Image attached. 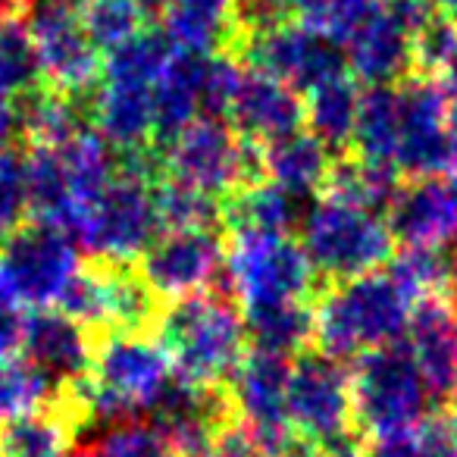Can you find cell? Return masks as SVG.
Returning a JSON list of instances; mask_svg holds the SVG:
<instances>
[{
	"mask_svg": "<svg viewBox=\"0 0 457 457\" xmlns=\"http://www.w3.org/2000/svg\"><path fill=\"white\" fill-rule=\"evenodd\" d=\"M172 382L176 367L163 345L141 332H110L95 348L88 376L63 386L57 407L66 411L76 432L91 420L122 423L151 413Z\"/></svg>",
	"mask_w": 457,
	"mask_h": 457,
	"instance_id": "6da1fadb",
	"label": "cell"
},
{
	"mask_svg": "<svg viewBox=\"0 0 457 457\" xmlns=\"http://www.w3.org/2000/svg\"><path fill=\"white\" fill-rule=\"evenodd\" d=\"M417 298L388 270L329 286L313 304V342L336 361L361 357L407 336Z\"/></svg>",
	"mask_w": 457,
	"mask_h": 457,
	"instance_id": "7a4b0ae2",
	"label": "cell"
},
{
	"mask_svg": "<svg viewBox=\"0 0 457 457\" xmlns=\"http://www.w3.org/2000/svg\"><path fill=\"white\" fill-rule=\"evenodd\" d=\"M163 176L157 147L122 157L120 172L72 228L79 248L97 263H138L157 242L163 220L157 210V182Z\"/></svg>",
	"mask_w": 457,
	"mask_h": 457,
	"instance_id": "3957f363",
	"label": "cell"
},
{
	"mask_svg": "<svg viewBox=\"0 0 457 457\" xmlns=\"http://www.w3.org/2000/svg\"><path fill=\"white\" fill-rule=\"evenodd\" d=\"M157 342L172 357L176 376L195 386L220 388L248 354L245 313L222 295H191L160 311Z\"/></svg>",
	"mask_w": 457,
	"mask_h": 457,
	"instance_id": "277c9868",
	"label": "cell"
},
{
	"mask_svg": "<svg viewBox=\"0 0 457 457\" xmlns=\"http://www.w3.org/2000/svg\"><path fill=\"white\" fill-rule=\"evenodd\" d=\"M351 404H354V429L363 438L382 442L426 423L436 398L411 348L404 342H395L357 357V367L351 373Z\"/></svg>",
	"mask_w": 457,
	"mask_h": 457,
	"instance_id": "5b68a950",
	"label": "cell"
},
{
	"mask_svg": "<svg viewBox=\"0 0 457 457\" xmlns=\"http://www.w3.org/2000/svg\"><path fill=\"white\" fill-rule=\"evenodd\" d=\"M301 248L320 276L342 282L386 267L395 236L379 210L323 195L301 213Z\"/></svg>",
	"mask_w": 457,
	"mask_h": 457,
	"instance_id": "8992f818",
	"label": "cell"
},
{
	"mask_svg": "<svg viewBox=\"0 0 457 457\" xmlns=\"http://www.w3.org/2000/svg\"><path fill=\"white\" fill-rule=\"evenodd\" d=\"M160 151L163 176L226 201L242 185L263 179V147L245 141L220 116H197Z\"/></svg>",
	"mask_w": 457,
	"mask_h": 457,
	"instance_id": "52a82bcc",
	"label": "cell"
},
{
	"mask_svg": "<svg viewBox=\"0 0 457 457\" xmlns=\"http://www.w3.org/2000/svg\"><path fill=\"white\" fill-rule=\"evenodd\" d=\"M226 286L242 311L311 301L317 270L301 242L276 232H232L226 251Z\"/></svg>",
	"mask_w": 457,
	"mask_h": 457,
	"instance_id": "ba28073f",
	"label": "cell"
},
{
	"mask_svg": "<svg viewBox=\"0 0 457 457\" xmlns=\"http://www.w3.org/2000/svg\"><path fill=\"white\" fill-rule=\"evenodd\" d=\"M82 273L79 242L47 222L16 228L0 245V292L20 311H51Z\"/></svg>",
	"mask_w": 457,
	"mask_h": 457,
	"instance_id": "9c48e42d",
	"label": "cell"
},
{
	"mask_svg": "<svg viewBox=\"0 0 457 457\" xmlns=\"http://www.w3.org/2000/svg\"><path fill=\"white\" fill-rule=\"evenodd\" d=\"M26 29L47 88L91 101L104 60L82 26V0H26Z\"/></svg>",
	"mask_w": 457,
	"mask_h": 457,
	"instance_id": "30bf717a",
	"label": "cell"
},
{
	"mask_svg": "<svg viewBox=\"0 0 457 457\" xmlns=\"http://www.w3.org/2000/svg\"><path fill=\"white\" fill-rule=\"evenodd\" d=\"M398 132L392 166L401 176H448L454 166L448 135L451 97L436 76L413 72L398 85Z\"/></svg>",
	"mask_w": 457,
	"mask_h": 457,
	"instance_id": "8fae6325",
	"label": "cell"
},
{
	"mask_svg": "<svg viewBox=\"0 0 457 457\" xmlns=\"http://www.w3.org/2000/svg\"><path fill=\"white\" fill-rule=\"evenodd\" d=\"M238 51H245L248 63L267 76L286 82L301 97L332 79L348 76L345 47L326 32L304 22H279L254 35H242Z\"/></svg>",
	"mask_w": 457,
	"mask_h": 457,
	"instance_id": "7c38bea8",
	"label": "cell"
},
{
	"mask_svg": "<svg viewBox=\"0 0 457 457\" xmlns=\"http://www.w3.org/2000/svg\"><path fill=\"white\" fill-rule=\"evenodd\" d=\"M288 423L295 436L323 445L354 429L351 373L323 351H301L288 367Z\"/></svg>",
	"mask_w": 457,
	"mask_h": 457,
	"instance_id": "4fadbf2b",
	"label": "cell"
},
{
	"mask_svg": "<svg viewBox=\"0 0 457 457\" xmlns=\"http://www.w3.org/2000/svg\"><path fill=\"white\" fill-rule=\"evenodd\" d=\"M288 357L248 351L228 376V407H236L261 457H276L288 448L295 429L288 423Z\"/></svg>",
	"mask_w": 457,
	"mask_h": 457,
	"instance_id": "5bb4252c",
	"label": "cell"
},
{
	"mask_svg": "<svg viewBox=\"0 0 457 457\" xmlns=\"http://www.w3.org/2000/svg\"><path fill=\"white\" fill-rule=\"evenodd\" d=\"M135 267L157 298L179 301L213 286L226 267V248L216 228H166Z\"/></svg>",
	"mask_w": 457,
	"mask_h": 457,
	"instance_id": "9a60e30c",
	"label": "cell"
},
{
	"mask_svg": "<svg viewBox=\"0 0 457 457\" xmlns=\"http://www.w3.org/2000/svg\"><path fill=\"white\" fill-rule=\"evenodd\" d=\"M386 222L404 248H448L457 242V185L448 176L401 185L386 207Z\"/></svg>",
	"mask_w": 457,
	"mask_h": 457,
	"instance_id": "2e32d148",
	"label": "cell"
},
{
	"mask_svg": "<svg viewBox=\"0 0 457 457\" xmlns=\"http://www.w3.org/2000/svg\"><path fill=\"white\" fill-rule=\"evenodd\" d=\"M413 45H417V35L386 7V0H379L373 13L348 35L345 57H348V70L354 72V79L367 88L395 85L417 70Z\"/></svg>",
	"mask_w": 457,
	"mask_h": 457,
	"instance_id": "e0dca14e",
	"label": "cell"
},
{
	"mask_svg": "<svg viewBox=\"0 0 457 457\" xmlns=\"http://www.w3.org/2000/svg\"><path fill=\"white\" fill-rule=\"evenodd\" d=\"M20 351L29 363L47 373L60 388L85 379L95 361L91 329L63 313L60 307L51 311H29L22 320Z\"/></svg>",
	"mask_w": 457,
	"mask_h": 457,
	"instance_id": "ac0fdd59",
	"label": "cell"
},
{
	"mask_svg": "<svg viewBox=\"0 0 457 457\" xmlns=\"http://www.w3.org/2000/svg\"><path fill=\"white\" fill-rule=\"evenodd\" d=\"M228 126L251 145H273L304 126V97L261 70H245L226 113Z\"/></svg>",
	"mask_w": 457,
	"mask_h": 457,
	"instance_id": "d6986e66",
	"label": "cell"
},
{
	"mask_svg": "<svg viewBox=\"0 0 457 457\" xmlns=\"http://www.w3.org/2000/svg\"><path fill=\"white\" fill-rule=\"evenodd\" d=\"M228 398L220 388L195 386L176 376L170 392L151 411L154 426L176 457H204L213 445L216 432L228 423Z\"/></svg>",
	"mask_w": 457,
	"mask_h": 457,
	"instance_id": "ffe728a7",
	"label": "cell"
},
{
	"mask_svg": "<svg viewBox=\"0 0 457 457\" xmlns=\"http://www.w3.org/2000/svg\"><path fill=\"white\" fill-rule=\"evenodd\" d=\"M407 348L429 386L432 398L442 404L457 392V304L448 295L420 298L407 326Z\"/></svg>",
	"mask_w": 457,
	"mask_h": 457,
	"instance_id": "44dd1931",
	"label": "cell"
},
{
	"mask_svg": "<svg viewBox=\"0 0 457 457\" xmlns=\"http://www.w3.org/2000/svg\"><path fill=\"white\" fill-rule=\"evenodd\" d=\"M163 35L176 51L213 57L238 38V4L236 0H170L163 10Z\"/></svg>",
	"mask_w": 457,
	"mask_h": 457,
	"instance_id": "7402d4cb",
	"label": "cell"
},
{
	"mask_svg": "<svg viewBox=\"0 0 457 457\" xmlns=\"http://www.w3.org/2000/svg\"><path fill=\"white\" fill-rule=\"evenodd\" d=\"M204 72L207 57L176 51L154 88V147H163L185 126L204 116Z\"/></svg>",
	"mask_w": 457,
	"mask_h": 457,
	"instance_id": "603a6c76",
	"label": "cell"
},
{
	"mask_svg": "<svg viewBox=\"0 0 457 457\" xmlns=\"http://www.w3.org/2000/svg\"><path fill=\"white\" fill-rule=\"evenodd\" d=\"M332 163H336L332 147L323 138H317L311 129H298V132L263 147V179L286 188L298 201L326 188Z\"/></svg>",
	"mask_w": 457,
	"mask_h": 457,
	"instance_id": "cb8c5ba5",
	"label": "cell"
},
{
	"mask_svg": "<svg viewBox=\"0 0 457 457\" xmlns=\"http://www.w3.org/2000/svg\"><path fill=\"white\" fill-rule=\"evenodd\" d=\"M57 151L60 160H63L72 210H76V222H79L85 210L107 191V185L120 172V163L113 157L116 151L104 141V135L97 129H82L66 145H60ZM76 222H72V228H76Z\"/></svg>",
	"mask_w": 457,
	"mask_h": 457,
	"instance_id": "d4e9b609",
	"label": "cell"
},
{
	"mask_svg": "<svg viewBox=\"0 0 457 457\" xmlns=\"http://www.w3.org/2000/svg\"><path fill=\"white\" fill-rule=\"evenodd\" d=\"M222 222L232 232H276L288 236L295 222H301V201L270 179L242 185L220 204Z\"/></svg>",
	"mask_w": 457,
	"mask_h": 457,
	"instance_id": "484cf974",
	"label": "cell"
},
{
	"mask_svg": "<svg viewBox=\"0 0 457 457\" xmlns=\"http://www.w3.org/2000/svg\"><path fill=\"white\" fill-rule=\"evenodd\" d=\"M22 185H26L29 213L35 216V222H47L72 236L76 210H72L70 182H66L57 147H29V154L22 157Z\"/></svg>",
	"mask_w": 457,
	"mask_h": 457,
	"instance_id": "4316f807",
	"label": "cell"
},
{
	"mask_svg": "<svg viewBox=\"0 0 457 457\" xmlns=\"http://www.w3.org/2000/svg\"><path fill=\"white\" fill-rule=\"evenodd\" d=\"M16 107H20V132L29 138V145L60 147L85 129L82 113L88 110V101L70 97L47 85L45 88L35 85L16 101Z\"/></svg>",
	"mask_w": 457,
	"mask_h": 457,
	"instance_id": "83f0119b",
	"label": "cell"
},
{
	"mask_svg": "<svg viewBox=\"0 0 457 457\" xmlns=\"http://www.w3.org/2000/svg\"><path fill=\"white\" fill-rule=\"evenodd\" d=\"M248 326V342L257 351L270 354L298 357L313 342V304L311 301H292V304L257 307L242 311Z\"/></svg>",
	"mask_w": 457,
	"mask_h": 457,
	"instance_id": "f1b7e54d",
	"label": "cell"
},
{
	"mask_svg": "<svg viewBox=\"0 0 457 457\" xmlns=\"http://www.w3.org/2000/svg\"><path fill=\"white\" fill-rule=\"evenodd\" d=\"M357 107H361V91L354 79H332L304 95V122L332 151H342L354 138Z\"/></svg>",
	"mask_w": 457,
	"mask_h": 457,
	"instance_id": "f546056e",
	"label": "cell"
},
{
	"mask_svg": "<svg viewBox=\"0 0 457 457\" xmlns=\"http://www.w3.org/2000/svg\"><path fill=\"white\" fill-rule=\"evenodd\" d=\"M76 426L63 411H41L32 417L0 423V457H66Z\"/></svg>",
	"mask_w": 457,
	"mask_h": 457,
	"instance_id": "4dcf8cb0",
	"label": "cell"
},
{
	"mask_svg": "<svg viewBox=\"0 0 457 457\" xmlns=\"http://www.w3.org/2000/svg\"><path fill=\"white\" fill-rule=\"evenodd\" d=\"M401 188V172L395 166L373 163L363 157L336 160L326 179V195L342 197V201L361 204V207L382 210Z\"/></svg>",
	"mask_w": 457,
	"mask_h": 457,
	"instance_id": "1f68e13d",
	"label": "cell"
},
{
	"mask_svg": "<svg viewBox=\"0 0 457 457\" xmlns=\"http://www.w3.org/2000/svg\"><path fill=\"white\" fill-rule=\"evenodd\" d=\"M60 401V386L26 357L0 367V423L51 411Z\"/></svg>",
	"mask_w": 457,
	"mask_h": 457,
	"instance_id": "d6a6232c",
	"label": "cell"
},
{
	"mask_svg": "<svg viewBox=\"0 0 457 457\" xmlns=\"http://www.w3.org/2000/svg\"><path fill=\"white\" fill-rule=\"evenodd\" d=\"M147 10L141 0H82V26L97 51L110 54L145 29Z\"/></svg>",
	"mask_w": 457,
	"mask_h": 457,
	"instance_id": "836d02e7",
	"label": "cell"
},
{
	"mask_svg": "<svg viewBox=\"0 0 457 457\" xmlns=\"http://www.w3.org/2000/svg\"><path fill=\"white\" fill-rule=\"evenodd\" d=\"M38 60H35L26 22L4 20L0 22V95L22 97L38 85Z\"/></svg>",
	"mask_w": 457,
	"mask_h": 457,
	"instance_id": "e575fe53",
	"label": "cell"
},
{
	"mask_svg": "<svg viewBox=\"0 0 457 457\" xmlns=\"http://www.w3.org/2000/svg\"><path fill=\"white\" fill-rule=\"evenodd\" d=\"M157 210L163 228H213L216 220H222V207L216 197L172 179L157 182Z\"/></svg>",
	"mask_w": 457,
	"mask_h": 457,
	"instance_id": "d590c367",
	"label": "cell"
},
{
	"mask_svg": "<svg viewBox=\"0 0 457 457\" xmlns=\"http://www.w3.org/2000/svg\"><path fill=\"white\" fill-rule=\"evenodd\" d=\"M376 4L379 0H286L288 13L298 16V22L320 29L342 47L348 35L373 13Z\"/></svg>",
	"mask_w": 457,
	"mask_h": 457,
	"instance_id": "8d00e7d4",
	"label": "cell"
},
{
	"mask_svg": "<svg viewBox=\"0 0 457 457\" xmlns=\"http://www.w3.org/2000/svg\"><path fill=\"white\" fill-rule=\"evenodd\" d=\"M95 457H176L154 423H110L95 445Z\"/></svg>",
	"mask_w": 457,
	"mask_h": 457,
	"instance_id": "74e56055",
	"label": "cell"
},
{
	"mask_svg": "<svg viewBox=\"0 0 457 457\" xmlns=\"http://www.w3.org/2000/svg\"><path fill=\"white\" fill-rule=\"evenodd\" d=\"M29 213L26 185H22V157H7L0 163V245L22 228Z\"/></svg>",
	"mask_w": 457,
	"mask_h": 457,
	"instance_id": "f35d334b",
	"label": "cell"
},
{
	"mask_svg": "<svg viewBox=\"0 0 457 457\" xmlns=\"http://www.w3.org/2000/svg\"><path fill=\"white\" fill-rule=\"evenodd\" d=\"M417 66L426 76H438L451 60L457 57V26L445 16H436L423 32L417 35Z\"/></svg>",
	"mask_w": 457,
	"mask_h": 457,
	"instance_id": "ab89813d",
	"label": "cell"
},
{
	"mask_svg": "<svg viewBox=\"0 0 457 457\" xmlns=\"http://www.w3.org/2000/svg\"><path fill=\"white\" fill-rule=\"evenodd\" d=\"M204 457H261V451L242 423H226L216 432L213 445Z\"/></svg>",
	"mask_w": 457,
	"mask_h": 457,
	"instance_id": "60d3db41",
	"label": "cell"
},
{
	"mask_svg": "<svg viewBox=\"0 0 457 457\" xmlns=\"http://www.w3.org/2000/svg\"><path fill=\"white\" fill-rule=\"evenodd\" d=\"M20 332H22L20 307L0 292V367H7L13 361L16 348H20Z\"/></svg>",
	"mask_w": 457,
	"mask_h": 457,
	"instance_id": "b9f144b4",
	"label": "cell"
},
{
	"mask_svg": "<svg viewBox=\"0 0 457 457\" xmlns=\"http://www.w3.org/2000/svg\"><path fill=\"white\" fill-rule=\"evenodd\" d=\"M320 457H367V438L361 436L357 429H348L342 436L329 438V442L317 445Z\"/></svg>",
	"mask_w": 457,
	"mask_h": 457,
	"instance_id": "7bdbcfd3",
	"label": "cell"
},
{
	"mask_svg": "<svg viewBox=\"0 0 457 457\" xmlns=\"http://www.w3.org/2000/svg\"><path fill=\"white\" fill-rule=\"evenodd\" d=\"M16 132H20V107L13 97L0 95V151H10Z\"/></svg>",
	"mask_w": 457,
	"mask_h": 457,
	"instance_id": "ee69618b",
	"label": "cell"
},
{
	"mask_svg": "<svg viewBox=\"0 0 457 457\" xmlns=\"http://www.w3.org/2000/svg\"><path fill=\"white\" fill-rule=\"evenodd\" d=\"M26 7V0H0V22L4 20H16V13Z\"/></svg>",
	"mask_w": 457,
	"mask_h": 457,
	"instance_id": "f6af8a7d",
	"label": "cell"
},
{
	"mask_svg": "<svg viewBox=\"0 0 457 457\" xmlns=\"http://www.w3.org/2000/svg\"><path fill=\"white\" fill-rule=\"evenodd\" d=\"M436 10L438 16H445V20H451L457 26V0H436Z\"/></svg>",
	"mask_w": 457,
	"mask_h": 457,
	"instance_id": "bcb514c9",
	"label": "cell"
},
{
	"mask_svg": "<svg viewBox=\"0 0 457 457\" xmlns=\"http://www.w3.org/2000/svg\"><path fill=\"white\" fill-rule=\"evenodd\" d=\"M448 426H451V438H454V448H457V392L451 398V417H448Z\"/></svg>",
	"mask_w": 457,
	"mask_h": 457,
	"instance_id": "7dc6e473",
	"label": "cell"
},
{
	"mask_svg": "<svg viewBox=\"0 0 457 457\" xmlns=\"http://www.w3.org/2000/svg\"><path fill=\"white\" fill-rule=\"evenodd\" d=\"M141 4H145L147 13H160V10H163L166 4H170V0H141Z\"/></svg>",
	"mask_w": 457,
	"mask_h": 457,
	"instance_id": "c3c4849f",
	"label": "cell"
},
{
	"mask_svg": "<svg viewBox=\"0 0 457 457\" xmlns=\"http://www.w3.org/2000/svg\"><path fill=\"white\" fill-rule=\"evenodd\" d=\"M66 457H88V454H82V451H76V454H66Z\"/></svg>",
	"mask_w": 457,
	"mask_h": 457,
	"instance_id": "681fc988",
	"label": "cell"
},
{
	"mask_svg": "<svg viewBox=\"0 0 457 457\" xmlns=\"http://www.w3.org/2000/svg\"><path fill=\"white\" fill-rule=\"evenodd\" d=\"M451 457H457V448H454V451H451Z\"/></svg>",
	"mask_w": 457,
	"mask_h": 457,
	"instance_id": "f907efd6",
	"label": "cell"
},
{
	"mask_svg": "<svg viewBox=\"0 0 457 457\" xmlns=\"http://www.w3.org/2000/svg\"><path fill=\"white\" fill-rule=\"evenodd\" d=\"M454 304H457V301H454Z\"/></svg>",
	"mask_w": 457,
	"mask_h": 457,
	"instance_id": "816d5d0a",
	"label": "cell"
}]
</instances>
